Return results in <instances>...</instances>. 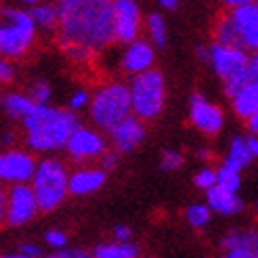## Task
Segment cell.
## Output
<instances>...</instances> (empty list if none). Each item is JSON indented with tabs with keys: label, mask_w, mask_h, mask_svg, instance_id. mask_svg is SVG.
Here are the masks:
<instances>
[{
	"label": "cell",
	"mask_w": 258,
	"mask_h": 258,
	"mask_svg": "<svg viewBox=\"0 0 258 258\" xmlns=\"http://www.w3.org/2000/svg\"><path fill=\"white\" fill-rule=\"evenodd\" d=\"M61 23L57 42L76 63H86L113 42V0L57 3Z\"/></svg>",
	"instance_id": "cell-1"
},
{
	"label": "cell",
	"mask_w": 258,
	"mask_h": 258,
	"mask_svg": "<svg viewBox=\"0 0 258 258\" xmlns=\"http://www.w3.org/2000/svg\"><path fill=\"white\" fill-rule=\"evenodd\" d=\"M80 126L78 113L68 107L38 105L21 122L25 147L34 153H57L66 151V145L74 131Z\"/></svg>",
	"instance_id": "cell-2"
},
{
	"label": "cell",
	"mask_w": 258,
	"mask_h": 258,
	"mask_svg": "<svg viewBox=\"0 0 258 258\" xmlns=\"http://www.w3.org/2000/svg\"><path fill=\"white\" fill-rule=\"evenodd\" d=\"M38 25L23 7H0V57L11 61L30 53L36 42Z\"/></svg>",
	"instance_id": "cell-3"
},
{
	"label": "cell",
	"mask_w": 258,
	"mask_h": 258,
	"mask_svg": "<svg viewBox=\"0 0 258 258\" xmlns=\"http://www.w3.org/2000/svg\"><path fill=\"white\" fill-rule=\"evenodd\" d=\"M133 113L131 103V88L122 80H109L103 82L90 99L88 115L93 120L95 128L103 133H109L111 128L122 122L124 118Z\"/></svg>",
	"instance_id": "cell-4"
},
{
	"label": "cell",
	"mask_w": 258,
	"mask_h": 258,
	"mask_svg": "<svg viewBox=\"0 0 258 258\" xmlns=\"http://www.w3.org/2000/svg\"><path fill=\"white\" fill-rule=\"evenodd\" d=\"M30 185L36 193L40 212H55L70 196V170L66 162L55 156L38 160Z\"/></svg>",
	"instance_id": "cell-5"
},
{
	"label": "cell",
	"mask_w": 258,
	"mask_h": 258,
	"mask_svg": "<svg viewBox=\"0 0 258 258\" xmlns=\"http://www.w3.org/2000/svg\"><path fill=\"white\" fill-rule=\"evenodd\" d=\"M131 88L133 113L143 122L156 120L166 103V82L160 70H147L135 76L128 84Z\"/></svg>",
	"instance_id": "cell-6"
},
{
	"label": "cell",
	"mask_w": 258,
	"mask_h": 258,
	"mask_svg": "<svg viewBox=\"0 0 258 258\" xmlns=\"http://www.w3.org/2000/svg\"><path fill=\"white\" fill-rule=\"evenodd\" d=\"M38 160L28 147H5L0 149V185H25L36 172Z\"/></svg>",
	"instance_id": "cell-7"
},
{
	"label": "cell",
	"mask_w": 258,
	"mask_h": 258,
	"mask_svg": "<svg viewBox=\"0 0 258 258\" xmlns=\"http://www.w3.org/2000/svg\"><path fill=\"white\" fill-rule=\"evenodd\" d=\"M109 149L107 139L103 137V131L95 126H78L70 137L66 153L68 158L76 164H90V162H99V158Z\"/></svg>",
	"instance_id": "cell-8"
},
{
	"label": "cell",
	"mask_w": 258,
	"mask_h": 258,
	"mask_svg": "<svg viewBox=\"0 0 258 258\" xmlns=\"http://www.w3.org/2000/svg\"><path fill=\"white\" fill-rule=\"evenodd\" d=\"M143 30L145 19L137 0H113V42L131 44Z\"/></svg>",
	"instance_id": "cell-9"
},
{
	"label": "cell",
	"mask_w": 258,
	"mask_h": 258,
	"mask_svg": "<svg viewBox=\"0 0 258 258\" xmlns=\"http://www.w3.org/2000/svg\"><path fill=\"white\" fill-rule=\"evenodd\" d=\"M40 212L36 193L30 183L25 185H13L7 189V210H5V223L9 227H23L32 223Z\"/></svg>",
	"instance_id": "cell-10"
},
{
	"label": "cell",
	"mask_w": 258,
	"mask_h": 258,
	"mask_svg": "<svg viewBox=\"0 0 258 258\" xmlns=\"http://www.w3.org/2000/svg\"><path fill=\"white\" fill-rule=\"evenodd\" d=\"M210 68L212 72L221 78L223 82L235 78V76L243 74L248 70V59H250V53L246 48L241 46H227V44H210Z\"/></svg>",
	"instance_id": "cell-11"
},
{
	"label": "cell",
	"mask_w": 258,
	"mask_h": 258,
	"mask_svg": "<svg viewBox=\"0 0 258 258\" xmlns=\"http://www.w3.org/2000/svg\"><path fill=\"white\" fill-rule=\"evenodd\" d=\"M189 122L193 128L206 137H214L223 131L225 126V113L223 109L214 105L210 99H206L200 93H193L189 97Z\"/></svg>",
	"instance_id": "cell-12"
},
{
	"label": "cell",
	"mask_w": 258,
	"mask_h": 258,
	"mask_svg": "<svg viewBox=\"0 0 258 258\" xmlns=\"http://www.w3.org/2000/svg\"><path fill=\"white\" fill-rule=\"evenodd\" d=\"M153 66H156V46L149 40L137 38L135 42L124 44V50L120 55V70L124 74L135 78L147 70H153Z\"/></svg>",
	"instance_id": "cell-13"
},
{
	"label": "cell",
	"mask_w": 258,
	"mask_h": 258,
	"mask_svg": "<svg viewBox=\"0 0 258 258\" xmlns=\"http://www.w3.org/2000/svg\"><path fill=\"white\" fill-rule=\"evenodd\" d=\"M109 135V147H113L120 153H131L135 151L145 139V122L137 118L135 113H131L128 118L115 124Z\"/></svg>",
	"instance_id": "cell-14"
},
{
	"label": "cell",
	"mask_w": 258,
	"mask_h": 258,
	"mask_svg": "<svg viewBox=\"0 0 258 258\" xmlns=\"http://www.w3.org/2000/svg\"><path fill=\"white\" fill-rule=\"evenodd\" d=\"M235 25L239 46L248 53H258V0L248 7L227 11Z\"/></svg>",
	"instance_id": "cell-15"
},
{
	"label": "cell",
	"mask_w": 258,
	"mask_h": 258,
	"mask_svg": "<svg viewBox=\"0 0 258 258\" xmlns=\"http://www.w3.org/2000/svg\"><path fill=\"white\" fill-rule=\"evenodd\" d=\"M107 183V172L101 166L82 164L76 170L70 172V196L74 198H86L97 193Z\"/></svg>",
	"instance_id": "cell-16"
},
{
	"label": "cell",
	"mask_w": 258,
	"mask_h": 258,
	"mask_svg": "<svg viewBox=\"0 0 258 258\" xmlns=\"http://www.w3.org/2000/svg\"><path fill=\"white\" fill-rule=\"evenodd\" d=\"M206 204L210 206L214 214L221 216H235L243 210V200L239 198V193L223 189L218 185L212 187L210 191H206Z\"/></svg>",
	"instance_id": "cell-17"
},
{
	"label": "cell",
	"mask_w": 258,
	"mask_h": 258,
	"mask_svg": "<svg viewBox=\"0 0 258 258\" xmlns=\"http://www.w3.org/2000/svg\"><path fill=\"white\" fill-rule=\"evenodd\" d=\"M231 107L239 120H250L258 113V80H248L231 97Z\"/></svg>",
	"instance_id": "cell-18"
},
{
	"label": "cell",
	"mask_w": 258,
	"mask_h": 258,
	"mask_svg": "<svg viewBox=\"0 0 258 258\" xmlns=\"http://www.w3.org/2000/svg\"><path fill=\"white\" fill-rule=\"evenodd\" d=\"M252 160H254V156L250 151L248 139L235 135L233 139L229 141V147H227V153L223 158V164H227V166H231V168H235V170L241 172L252 164Z\"/></svg>",
	"instance_id": "cell-19"
},
{
	"label": "cell",
	"mask_w": 258,
	"mask_h": 258,
	"mask_svg": "<svg viewBox=\"0 0 258 258\" xmlns=\"http://www.w3.org/2000/svg\"><path fill=\"white\" fill-rule=\"evenodd\" d=\"M32 19L36 21L38 30L44 32H59V23H61V13H59V5L50 3V0H42L36 7L28 9Z\"/></svg>",
	"instance_id": "cell-20"
},
{
	"label": "cell",
	"mask_w": 258,
	"mask_h": 258,
	"mask_svg": "<svg viewBox=\"0 0 258 258\" xmlns=\"http://www.w3.org/2000/svg\"><path fill=\"white\" fill-rule=\"evenodd\" d=\"M34 107L36 103L30 99L28 93H9L5 97V105H3L5 113L11 120H17V122H23L32 113Z\"/></svg>",
	"instance_id": "cell-21"
},
{
	"label": "cell",
	"mask_w": 258,
	"mask_h": 258,
	"mask_svg": "<svg viewBox=\"0 0 258 258\" xmlns=\"http://www.w3.org/2000/svg\"><path fill=\"white\" fill-rule=\"evenodd\" d=\"M95 258H139V246L133 241H107L93 250Z\"/></svg>",
	"instance_id": "cell-22"
},
{
	"label": "cell",
	"mask_w": 258,
	"mask_h": 258,
	"mask_svg": "<svg viewBox=\"0 0 258 258\" xmlns=\"http://www.w3.org/2000/svg\"><path fill=\"white\" fill-rule=\"evenodd\" d=\"M145 32L149 36V42L156 48H164L168 42V25L160 13H149L145 17Z\"/></svg>",
	"instance_id": "cell-23"
},
{
	"label": "cell",
	"mask_w": 258,
	"mask_h": 258,
	"mask_svg": "<svg viewBox=\"0 0 258 258\" xmlns=\"http://www.w3.org/2000/svg\"><path fill=\"white\" fill-rule=\"evenodd\" d=\"M258 241V231L252 229H235V231H229V233L223 235L221 239V248L227 250H233V248H254Z\"/></svg>",
	"instance_id": "cell-24"
},
{
	"label": "cell",
	"mask_w": 258,
	"mask_h": 258,
	"mask_svg": "<svg viewBox=\"0 0 258 258\" xmlns=\"http://www.w3.org/2000/svg\"><path fill=\"white\" fill-rule=\"evenodd\" d=\"M214 42L227 44V46H239V38H237L235 25L231 21L229 13H223L214 23Z\"/></svg>",
	"instance_id": "cell-25"
},
{
	"label": "cell",
	"mask_w": 258,
	"mask_h": 258,
	"mask_svg": "<svg viewBox=\"0 0 258 258\" xmlns=\"http://www.w3.org/2000/svg\"><path fill=\"white\" fill-rule=\"evenodd\" d=\"M212 210H210V206L206 204V202H196V204H191L187 206V210H185V221L189 227L193 229H204V227H208L210 221H212Z\"/></svg>",
	"instance_id": "cell-26"
},
{
	"label": "cell",
	"mask_w": 258,
	"mask_h": 258,
	"mask_svg": "<svg viewBox=\"0 0 258 258\" xmlns=\"http://www.w3.org/2000/svg\"><path fill=\"white\" fill-rule=\"evenodd\" d=\"M216 185L223 187V189L239 193V189H241V172L221 162V166L216 168Z\"/></svg>",
	"instance_id": "cell-27"
},
{
	"label": "cell",
	"mask_w": 258,
	"mask_h": 258,
	"mask_svg": "<svg viewBox=\"0 0 258 258\" xmlns=\"http://www.w3.org/2000/svg\"><path fill=\"white\" fill-rule=\"evenodd\" d=\"M28 95L34 103L38 105H48L50 99H53V86L46 80H34L30 86H28Z\"/></svg>",
	"instance_id": "cell-28"
},
{
	"label": "cell",
	"mask_w": 258,
	"mask_h": 258,
	"mask_svg": "<svg viewBox=\"0 0 258 258\" xmlns=\"http://www.w3.org/2000/svg\"><path fill=\"white\" fill-rule=\"evenodd\" d=\"M193 185L202 189L204 193L216 187V168H212V166H202L196 172V176H193Z\"/></svg>",
	"instance_id": "cell-29"
},
{
	"label": "cell",
	"mask_w": 258,
	"mask_h": 258,
	"mask_svg": "<svg viewBox=\"0 0 258 258\" xmlns=\"http://www.w3.org/2000/svg\"><path fill=\"white\" fill-rule=\"evenodd\" d=\"M183 164H185V158H183V153H180L178 149H166V151H162V156H160V168L164 172H174Z\"/></svg>",
	"instance_id": "cell-30"
},
{
	"label": "cell",
	"mask_w": 258,
	"mask_h": 258,
	"mask_svg": "<svg viewBox=\"0 0 258 258\" xmlns=\"http://www.w3.org/2000/svg\"><path fill=\"white\" fill-rule=\"evenodd\" d=\"M90 99H93V93H90V90H86V88L74 90V93L70 95V99H68V109L74 111V113H78L82 109H88Z\"/></svg>",
	"instance_id": "cell-31"
},
{
	"label": "cell",
	"mask_w": 258,
	"mask_h": 258,
	"mask_svg": "<svg viewBox=\"0 0 258 258\" xmlns=\"http://www.w3.org/2000/svg\"><path fill=\"white\" fill-rule=\"evenodd\" d=\"M44 243L50 248V250H63V248H68V243H70V237L66 231H61V229H50L44 233Z\"/></svg>",
	"instance_id": "cell-32"
},
{
	"label": "cell",
	"mask_w": 258,
	"mask_h": 258,
	"mask_svg": "<svg viewBox=\"0 0 258 258\" xmlns=\"http://www.w3.org/2000/svg\"><path fill=\"white\" fill-rule=\"evenodd\" d=\"M17 78V70H15V63L7 57H0V86H7L13 84Z\"/></svg>",
	"instance_id": "cell-33"
},
{
	"label": "cell",
	"mask_w": 258,
	"mask_h": 258,
	"mask_svg": "<svg viewBox=\"0 0 258 258\" xmlns=\"http://www.w3.org/2000/svg\"><path fill=\"white\" fill-rule=\"evenodd\" d=\"M42 258H95V256L93 252L82 250V248H63V250H53Z\"/></svg>",
	"instance_id": "cell-34"
},
{
	"label": "cell",
	"mask_w": 258,
	"mask_h": 258,
	"mask_svg": "<svg viewBox=\"0 0 258 258\" xmlns=\"http://www.w3.org/2000/svg\"><path fill=\"white\" fill-rule=\"evenodd\" d=\"M120 156H122L120 151H115L113 147H109V149H107V151L99 158V166H101V168L105 170V172H111V170L118 168V164H120Z\"/></svg>",
	"instance_id": "cell-35"
},
{
	"label": "cell",
	"mask_w": 258,
	"mask_h": 258,
	"mask_svg": "<svg viewBox=\"0 0 258 258\" xmlns=\"http://www.w3.org/2000/svg\"><path fill=\"white\" fill-rule=\"evenodd\" d=\"M113 239L115 241H133V229L126 225H118L113 229Z\"/></svg>",
	"instance_id": "cell-36"
},
{
	"label": "cell",
	"mask_w": 258,
	"mask_h": 258,
	"mask_svg": "<svg viewBox=\"0 0 258 258\" xmlns=\"http://www.w3.org/2000/svg\"><path fill=\"white\" fill-rule=\"evenodd\" d=\"M227 258H256L254 248H233L225 252Z\"/></svg>",
	"instance_id": "cell-37"
},
{
	"label": "cell",
	"mask_w": 258,
	"mask_h": 258,
	"mask_svg": "<svg viewBox=\"0 0 258 258\" xmlns=\"http://www.w3.org/2000/svg\"><path fill=\"white\" fill-rule=\"evenodd\" d=\"M19 252L25 256H32V258H42V250H40V246H36V243H21Z\"/></svg>",
	"instance_id": "cell-38"
},
{
	"label": "cell",
	"mask_w": 258,
	"mask_h": 258,
	"mask_svg": "<svg viewBox=\"0 0 258 258\" xmlns=\"http://www.w3.org/2000/svg\"><path fill=\"white\" fill-rule=\"evenodd\" d=\"M248 76H250V80H258V53H250V59H248Z\"/></svg>",
	"instance_id": "cell-39"
},
{
	"label": "cell",
	"mask_w": 258,
	"mask_h": 258,
	"mask_svg": "<svg viewBox=\"0 0 258 258\" xmlns=\"http://www.w3.org/2000/svg\"><path fill=\"white\" fill-rule=\"evenodd\" d=\"M256 3V0H223V5L229 9V11H233V9H241V7H248Z\"/></svg>",
	"instance_id": "cell-40"
},
{
	"label": "cell",
	"mask_w": 258,
	"mask_h": 258,
	"mask_svg": "<svg viewBox=\"0 0 258 258\" xmlns=\"http://www.w3.org/2000/svg\"><path fill=\"white\" fill-rule=\"evenodd\" d=\"M5 210H7V189L0 185V225L5 223Z\"/></svg>",
	"instance_id": "cell-41"
},
{
	"label": "cell",
	"mask_w": 258,
	"mask_h": 258,
	"mask_svg": "<svg viewBox=\"0 0 258 258\" xmlns=\"http://www.w3.org/2000/svg\"><path fill=\"white\" fill-rule=\"evenodd\" d=\"M248 145H250V151H252V156L254 160H258V135H248Z\"/></svg>",
	"instance_id": "cell-42"
},
{
	"label": "cell",
	"mask_w": 258,
	"mask_h": 258,
	"mask_svg": "<svg viewBox=\"0 0 258 258\" xmlns=\"http://www.w3.org/2000/svg\"><path fill=\"white\" fill-rule=\"evenodd\" d=\"M248 126V135H258V113H254L250 120H246Z\"/></svg>",
	"instance_id": "cell-43"
},
{
	"label": "cell",
	"mask_w": 258,
	"mask_h": 258,
	"mask_svg": "<svg viewBox=\"0 0 258 258\" xmlns=\"http://www.w3.org/2000/svg\"><path fill=\"white\" fill-rule=\"evenodd\" d=\"M198 59H200L202 63H208V59H210V48H208V46H198Z\"/></svg>",
	"instance_id": "cell-44"
},
{
	"label": "cell",
	"mask_w": 258,
	"mask_h": 258,
	"mask_svg": "<svg viewBox=\"0 0 258 258\" xmlns=\"http://www.w3.org/2000/svg\"><path fill=\"white\" fill-rule=\"evenodd\" d=\"M198 160H202V162H210V160H212V151H210V149H206V147L198 149Z\"/></svg>",
	"instance_id": "cell-45"
},
{
	"label": "cell",
	"mask_w": 258,
	"mask_h": 258,
	"mask_svg": "<svg viewBox=\"0 0 258 258\" xmlns=\"http://www.w3.org/2000/svg\"><path fill=\"white\" fill-rule=\"evenodd\" d=\"M158 5L162 9H166V11H172V9L178 7V0H158Z\"/></svg>",
	"instance_id": "cell-46"
},
{
	"label": "cell",
	"mask_w": 258,
	"mask_h": 258,
	"mask_svg": "<svg viewBox=\"0 0 258 258\" xmlns=\"http://www.w3.org/2000/svg\"><path fill=\"white\" fill-rule=\"evenodd\" d=\"M0 143L7 145V147H13V133H11V131H7V133L0 135Z\"/></svg>",
	"instance_id": "cell-47"
},
{
	"label": "cell",
	"mask_w": 258,
	"mask_h": 258,
	"mask_svg": "<svg viewBox=\"0 0 258 258\" xmlns=\"http://www.w3.org/2000/svg\"><path fill=\"white\" fill-rule=\"evenodd\" d=\"M19 3V7H23V9H32V7H36L38 3H42V0H17Z\"/></svg>",
	"instance_id": "cell-48"
},
{
	"label": "cell",
	"mask_w": 258,
	"mask_h": 258,
	"mask_svg": "<svg viewBox=\"0 0 258 258\" xmlns=\"http://www.w3.org/2000/svg\"><path fill=\"white\" fill-rule=\"evenodd\" d=\"M0 258H32V256H25V254H21V252L17 250V252H9V254H0Z\"/></svg>",
	"instance_id": "cell-49"
},
{
	"label": "cell",
	"mask_w": 258,
	"mask_h": 258,
	"mask_svg": "<svg viewBox=\"0 0 258 258\" xmlns=\"http://www.w3.org/2000/svg\"><path fill=\"white\" fill-rule=\"evenodd\" d=\"M5 93H3V86H0V109H3V105H5Z\"/></svg>",
	"instance_id": "cell-50"
},
{
	"label": "cell",
	"mask_w": 258,
	"mask_h": 258,
	"mask_svg": "<svg viewBox=\"0 0 258 258\" xmlns=\"http://www.w3.org/2000/svg\"><path fill=\"white\" fill-rule=\"evenodd\" d=\"M254 254H256V258H258V241H256V246H254Z\"/></svg>",
	"instance_id": "cell-51"
},
{
	"label": "cell",
	"mask_w": 258,
	"mask_h": 258,
	"mask_svg": "<svg viewBox=\"0 0 258 258\" xmlns=\"http://www.w3.org/2000/svg\"><path fill=\"white\" fill-rule=\"evenodd\" d=\"M256 208H258V204H256Z\"/></svg>",
	"instance_id": "cell-52"
},
{
	"label": "cell",
	"mask_w": 258,
	"mask_h": 258,
	"mask_svg": "<svg viewBox=\"0 0 258 258\" xmlns=\"http://www.w3.org/2000/svg\"><path fill=\"white\" fill-rule=\"evenodd\" d=\"M223 258H227V256H223Z\"/></svg>",
	"instance_id": "cell-53"
}]
</instances>
